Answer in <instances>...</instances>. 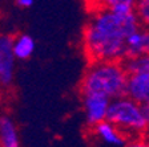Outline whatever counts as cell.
Segmentation results:
<instances>
[{
  "label": "cell",
  "mask_w": 149,
  "mask_h": 147,
  "mask_svg": "<svg viewBox=\"0 0 149 147\" xmlns=\"http://www.w3.org/2000/svg\"><path fill=\"white\" fill-rule=\"evenodd\" d=\"M83 106L87 123L95 127L107 121L111 99L100 94H83Z\"/></svg>",
  "instance_id": "cell-4"
},
{
  "label": "cell",
  "mask_w": 149,
  "mask_h": 147,
  "mask_svg": "<svg viewBox=\"0 0 149 147\" xmlns=\"http://www.w3.org/2000/svg\"><path fill=\"white\" fill-rule=\"evenodd\" d=\"M125 147H149L148 139H136L133 142H129Z\"/></svg>",
  "instance_id": "cell-14"
},
{
  "label": "cell",
  "mask_w": 149,
  "mask_h": 147,
  "mask_svg": "<svg viewBox=\"0 0 149 147\" xmlns=\"http://www.w3.org/2000/svg\"><path fill=\"white\" fill-rule=\"evenodd\" d=\"M136 15L139 17L140 24H143L145 28H149V0L137 1Z\"/></svg>",
  "instance_id": "cell-13"
},
{
  "label": "cell",
  "mask_w": 149,
  "mask_h": 147,
  "mask_svg": "<svg viewBox=\"0 0 149 147\" xmlns=\"http://www.w3.org/2000/svg\"><path fill=\"white\" fill-rule=\"evenodd\" d=\"M15 53L13 39L9 36H0V85L9 86L15 72Z\"/></svg>",
  "instance_id": "cell-5"
},
{
  "label": "cell",
  "mask_w": 149,
  "mask_h": 147,
  "mask_svg": "<svg viewBox=\"0 0 149 147\" xmlns=\"http://www.w3.org/2000/svg\"><path fill=\"white\" fill-rule=\"evenodd\" d=\"M0 147H20L17 130L9 117L0 118Z\"/></svg>",
  "instance_id": "cell-9"
},
{
  "label": "cell",
  "mask_w": 149,
  "mask_h": 147,
  "mask_svg": "<svg viewBox=\"0 0 149 147\" xmlns=\"http://www.w3.org/2000/svg\"><path fill=\"white\" fill-rule=\"evenodd\" d=\"M16 4L19 7H22V8H27V7H31L33 4V0H17Z\"/></svg>",
  "instance_id": "cell-16"
},
{
  "label": "cell",
  "mask_w": 149,
  "mask_h": 147,
  "mask_svg": "<svg viewBox=\"0 0 149 147\" xmlns=\"http://www.w3.org/2000/svg\"><path fill=\"white\" fill-rule=\"evenodd\" d=\"M129 74L123 62H92L84 73L80 90L83 94H100L111 101L127 95Z\"/></svg>",
  "instance_id": "cell-2"
},
{
  "label": "cell",
  "mask_w": 149,
  "mask_h": 147,
  "mask_svg": "<svg viewBox=\"0 0 149 147\" xmlns=\"http://www.w3.org/2000/svg\"><path fill=\"white\" fill-rule=\"evenodd\" d=\"M35 40L28 35H19L13 39V53L19 60H27L33 55Z\"/></svg>",
  "instance_id": "cell-10"
},
{
  "label": "cell",
  "mask_w": 149,
  "mask_h": 147,
  "mask_svg": "<svg viewBox=\"0 0 149 147\" xmlns=\"http://www.w3.org/2000/svg\"><path fill=\"white\" fill-rule=\"evenodd\" d=\"M140 28L136 12L118 15L102 4L95 11L83 32L84 50L92 62L127 58V40Z\"/></svg>",
  "instance_id": "cell-1"
},
{
  "label": "cell",
  "mask_w": 149,
  "mask_h": 147,
  "mask_svg": "<svg viewBox=\"0 0 149 147\" xmlns=\"http://www.w3.org/2000/svg\"><path fill=\"white\" fill-rule=\"evenodd\" d=\"M127 97L139 105H149V73L130 74L128 80Z\"/></svg>",
  "instance_id": "cell-6"
},
{
  "label": "cell",
  "mask_w": 149,
  "mask_h": 147,
  "mask_svg": "<svg viewBox=\"0 0 149 147\" xmlns=\"http://www.w3.org/2000/svg\"><path fill=\"white\" fill-rule=\"evenodd\" d=\"M149 55V28L140 27L127 40V58Z\"/></svg>",
  "instance_id": "cell-8"
},
{
  "label": "cell",
  "mask_w": 149,
  "mask_h": 147,
  "mask_svg": "<svg viewBox=\"0 0 149 147\" xmlns=\"http://www.w3.org/2000/svg\"><path fill=\"white\" fill-rule=\"evenodd\" d=\"M104 7L118 15H129L136 12V1L133 0H108L104 1Z\"/></svg>",
  "instance_id": "cell-12"
},
{
  "label": "cell",
  "mask_w": 149,
  "mask_h": 147,
  "mask_svg": "<svg viewBox=\"0 0 149 147\" xmlns=\"http://www.w3.org/2000/svg\"><path fill=\"white\" fill-rule=\"evenodd\" d=\"M128 74H143L149 73V55L139 56V57H128L123 62Z\"/></svg>",
  "instance_id": "cell-11"
},
{
  "label": "cell",
  "mask_w": 149,
  "mask_h": 147,
  "mask_svg": "<svg viewBox=\"0 0 149 147\" xmlns=\"http://www.w3.org/2000/svg\"><path fill=\"white\" fill-rule=\"evenodd\" d=\"M93 131H95V135L102 143L109 144L112 147H125L128 144L127 135L108 121L95 126Z\"/></svg>",
  "instance_id": "cell-7"
},
{
  "label": "cell",
  "mask_w": 149,
  "mask_h": 147,
  "mask_svg": "<svg viewBox=\"0 0 149 147\" xmlns=\"http://www.w3.org/2000/svg\"><path fill=\"white\" fill-rule=\"evenodd\" d=\"M107 121L115 125L125 135H137L148 131L141 105L127 95L111 101Z\"/></svg>",
  "instance_id": "cell-3"
},
{
  "label": "cell",
  "mask_w": 149,
  "mask_h": 147,
  "mask_svg": "<svg viewBox=\"0 0 149 147\" xmlns=\"http://www.w3.org/2000/svg\"><path fill=\"white\" fill-rule=\"evenodd\" d=\"M143 107V115H144V119H145V123L148 126V131H149V105H144Z\"/></svg>",
  "instance_id": "cell-15"
}]
</instances>
